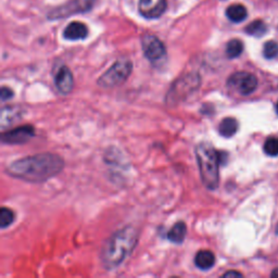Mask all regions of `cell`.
I'll list each match as a JSON object with an SVG mask.
<instances>
[{
	"instance_id": "1",
	"label": "cell",
	"mask_w": 278,
	"mask_h": 278,
	"mask_svg": "<svg viewBox=\"0 0 278 278\" xmlns=\"http://www.w3.org/2000/svg\"><path fill=\"white\" fill-rule=\"evenodd\" d=\"M64 161L54 154H39L13 161L7 172L10 176L27 183H44L63 170Z\"/></svg>"
},
{
	"instance_id": "2",
	"label": "cell",
	"mask_w": 278,
	"mask_h": 278,
	"mask_svg": "<svg viewBox=\"0 0 278 278\" xmlns=\"http://www.w3.org/2000/svg\"><path fill=\"white\" fill-rule=\"evenodd\" d=\"M138 241L137 229L126 226L119 229L103 243L101 262L107 269L117 267L133 251Z\"/></svg>"
},
{
	"instance_id": "3",
	"label": "cell",
	"mask_w": 278,
	"mask_h": 278,
	"mask_svg": "<svg viewBox=\"0 0 278 278\" xmlns=\"http://www.w3.org/2000/svg\"><path fill=\"white\" fill-rule=\"evenodd\" d=\"M196 159L203 185L207 189L215 190L220 182V152L215 150L210 144L201 143L196 147Z\"/></svg>"
},
{
	"instance_id": "4",
	"label": "cell",
	"mask_w": 278,
	"mask_h": 278,
	"mask_svg": "<svg viewBox=\"0 0 278 278\" xmlns=\"http://www.w3.org/2000/svg\"><path fill=\"white\" fill-rule=\"evenodd\" d=\"M133 70L129 60H119L108 71L100 76L98 85L102 88H113L119 86L128 79Z\"/></svg>"
},
{
	"instance_id": "5",
	"label": "cell",
	"mask_w": 278,
	"mask_h": 278,
	"mask_svg": "<svg viewBox=\"0 0 278 278\" xmlns=\"http://www.w3.org/2000/svg\"><path fill=\"white\" fill-rule=\"evenodd\" d=\"M200 79L197 74H188L179 79L175 84H173L168 95L169 102H175L185 99L188 95L192 94L199 87Z\"/></svg>"
},
{
	"instance_id": "6",
	"label": "cell",
	"mask_w": 278,
	"mask_h": 278,
	"mask_svg": "<svg viewBox=\"0 0 278 278\" xmlns=\"http://www.w3.org/2000/svg\"><path fill=\"white\" fill-rule=\"evenodd\" d=\"M95 0H71L65 5L58 7L49 13V19H64L70 16L78 15V13H85L92 10Z\"/></svg>"
},
{
	"instance_id": "7",
	"label": "cell",
	"mask_w": 278,
	"mask_h": 278,
	"mask_svg": "<svg viewBox=\"0 0 278 278\" xmlns=\"http://www.w3.org/2000/svg\"><path fill=\"white\" fill-rule=\"evenodd\" d=\"M228 85L237 89V92L243 96L252 94L258 87V80L251 73L238 72L233 74L228 80Z\"/></svg>"
},
{
	"instance_id": "8",
	"label": "cell",
	"mask_w": 278,
	"mask_h": 278,
	"mask_svg": "<svg viewBox=\"0 0 278 278\" xmlns=\"http://www.w3.org/2000/svg\"><path fill=\"white\" fill-rule=\"evenodd\" d=\"M142 44L145 57L150 62H159L165 57V46L161 40L154 36V35H146L143 38Z\"/></svg>"
},
{
	"instance_id": "9",
	"label": "cell",
	"mask_w": 278,
	"mask_h": 278,
	"mask_svg": "<svg viewBox=\"0 0 278 278\" xmlns=\"http://www.w3.org/2000/svg\"><path fill=\"white\" fill-rule=\"evenodd\" d=\"M35 135V129L32 125H22L17 128L2 134V142L9 145H20L29 142Z\"/></svg>"
},
{
	"instance_id": "10",
	"label": "cell",
	"mask_w": 278,
	"mask_h": 278,
	"mask_svg": "<svg viewBox=\"0 0 278 278\" xmlns=\"http://www.w3.org/2000/svg\"><path fill=\"white\" fill-rule=\"evenodd\" d=\"M54 84L61 94L67 95L72 92L74 87V79L72 72L70 71L67 66L62 65L58 70L57 74L54 76Z\"/></svg>"
},
{
	"instance_id": "11",
	"label": "cell",
	"mask_w": 278,
	"mask_h": 278,
	"mask_svg": "<svg viewBox=\"0 0 278 278\" xmlns=\"http://www.w3.org/2000/svg\"><path fill=\"white\" fill-rule=\"evenodd\" d=\"M151 0H139V12L147 19H157L161 17L168 8L166 0H159L155 6H150Z\"/></svg>"
},
{
	"instance_id": "12",
	"label": "cell",
	"mask_w": 278,
	"mask_h": 278,
	"mask_svg": "<svg viewBox=\"0 0 278 278\" xmlns=\"http://www.w3.org/2000/svg\"><path fill=\"white\" fill-rule=\"evenodd\" d=\"M88 35L87 26L82 22L70 23L63 32L64 38L68 40H80L85 39Z\"/></svg>"
},
{
	"instance_id": "13",
	"label": "cell",
	"mask_w": 278,
	"mask_h": 278,
	"mask_svg": "<svg viewBox=\"0 0 278 278\" xmlns=\"http://www.w3.org/2000/svg\"><path fill=\"white\" fill-rule=\"evenodd\" d=\"M194 264L198 268L202 270L210 269L215 264V255L208 250H201L194 256Z\"/></svg>"
},
{
	"instance_id": "14",
	"label": "cell",
	"mask_w": 278,
	"mask_h": 278,
	"mask_svg": "<svg viewBox=\"0 0 278 278\" xmlns=\"http://www.w3.org/2000/svg\"><path fill=\"white\" fill-rule=\"evenodd\" d=\"M186 235H187L186 224L183 223V222H177L176 224H174L172 226L168 234H166V237H168V239L171 242L179 245V243H182L185 240Z\"/></svg>"
},
{
	"instance_id": "15",
	"label": "cell",
	"mask_w": 278,
	"mask_h": 278,
	"mask_svg": "<svg viewBox=\"0 0 278 278\" xmlns=\"http://www.w3.org/2000/svg\"><path fill=\"white\" fill-rule=\"evenodd\" d=\"M226 17L234 23H240L248 17V11L245 6L235 4L229 6L226 10Z\"/></svg>"
},
{
	"instance_id": "16",
	"label": "cell",
	"mask_w": 278,
	"mask_h": 278,
	"mask_svg": "<svg viewBox=\"0 0 278 278\" xmlns=\"http://www.w3.org/2000/svg\"><path fill=\"white\" fill-rule=\"evenodd\" d=\"M238 127H239V124L237 120L234 119V117H226V119H224L221 122L219 126V131L223 137L229 138V137H233L236 133H237Z\"/></svg>"
},
{
	"instance_id": "17",
	"label": "cell",
	"mask_w": 278,
	"mask_h": 278,
	"mask_svg": "<svg viewBox=\"0 0 278 278\" xmlns=\"http://www.w3.org/2000/svg\"><path fill=\"white\" fill-rule=\"evenodd\" d=\"M267 32V26L262 20H255L246 27V33L253 37H262Z\"/></svg>"
},
{
	"instance_id": "18",
	"label": "cell",
	"mask_w": 278,
	"mask_h": 278,
	"mask_svg": "<svg viewBox=\"0 0 278 278\" xmlns=\"http://www.w3.org/2000/svg\"><path fill=\"white\" fill-rule=\"evenodd\" d=\"M243 51V44L239 39L229 40L226 46V54L229 59L238 58Z\"/></svg>"
},
{
	"instance_id": "19",
	"label": "cell",
	"mask_w": 278,
	"mask_h": 278,
	"mask_svg": "<svg viewBox=\"0 0 278 278\" xmlns=\"http://www.w3.org/2000/svg\"><path fill=\"white\" fill-rule=\"evenodd\" d=\"M19 108H5L2 111V127L5 128L7 125L13 123L15 119L19 117Z\"/></svg>"
},
{
	"instance_id": "20",
	"label": "cell",
	"mask_w": 278,
	"mask_h": 278,
	"mask_svg": "<svg viewBox=\"0 0 278 278\" xmlns=\"http://www.w3.org/2000/svg\"><path fill=\"white\" fill-rule=\"evenodd\" d=\"M15 212H13L11 208H8L6 206L2 207V210H0V226H2V228L9 227L13 222H15Z\"/></svg>"
},
{
	"instance_id": "21",
	"label": "cell",
	"mask_w": 278,
	"mask_h": 278,
	"mask_svg": "<svg viewBox=\"0 0 278 278\" xmlns=\"http://www.w3.org/2000/svg\"><path fill=\"white\" fill-rule=\"evenodd\" d=\"M263 54L266 59H274L278 55V44L274 40L266 41L263 47Z\"/></svg>"
},
{
	"instance_id": "22",
	"label": "cell",
	"mask_w": 278,
	"mask_h": 278,
	"mask_svg": "<svg viewBox=\"0 0 278 278\" xmlns=\"http://www.w3.org/2000/svg\"><path fill=\"white\" fill-rule=\"evenodd\" d=\"M264 152L269 157L278 156V139L268 138L264 144Z\"/></svg>"
},
{
	"instance_id": "23",
	"label": "cell",
	"mask_w": 278,
	"mask_h": 278,
	"mask_svg": "<svg viewBox=\"0 0 278 278\" xmlns=\"http://www.w3.org/2000/svg\"><path fill=\"white\" fill-rule=\"evenodd\" d=\"M0 97H2L3 101L11 99L13 97V90L7 86H3L2 90H0Z\"/></svg>"
},
{
	"instance_id": "24",
	"label": "cell",
	"mask_w": 278,
	"mask_h": 278,
	"mask_svg": "<svg viewBox=\"0 0 278 278\" xmlns=\"http://www.w3.org/2000/svg\"><path fill=\"white\" fill-rule=\"evenodd\" d=\"M223 277H242V274L237 272V270H229L223 275Z\"/></svg>"
},
{
	"instance_id": "25",
	"label": "cell",
	"mask_w": 278,
	"mask_h": 278,
	"mask_svg": "<svg viewBox=\"0 0 278 278\" xmlns=\"http://www.w3.org/2000/svg\"><path fill=\"white\" fill-rule=\"evenodd\" d=\"M270 276H272L273 278H278V268L274 269V270H273V273L270 274Z\"/></svg>"
},
{
	"instance_id": "26",
	"label": "cell",
	"mask_w": 278,
	"mask_h": 278,
	"mask_svg": "<svg viewBox=\"0 0 278 278\" xmlns=\"http://www.w3.org/2000/svg\"><path fill=\"white\" fill-rule=\"evenodd\" d=\"M276 111H277V114H278V102H277V104H276Z\"/></svg>"
},
{
	"instance_id": "27",
	"label": "cell",
	"mask_w": 278,
	"mask_h": 278,
	"mask_svg": "<svg viewBox=\"0 0 278 278\" xmlns=\"http://www.w3.org/2000/svg\"><path fill=\"white\" fill-rule=\"evenodd\" d=\"M276 233H277V235H278V225H277V228H276Z\"/></svg>"
}]
</instances>
